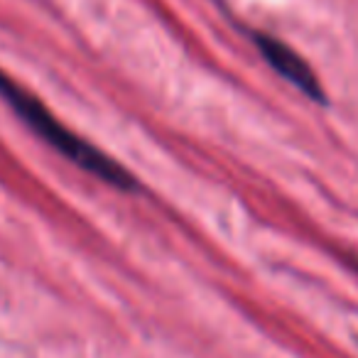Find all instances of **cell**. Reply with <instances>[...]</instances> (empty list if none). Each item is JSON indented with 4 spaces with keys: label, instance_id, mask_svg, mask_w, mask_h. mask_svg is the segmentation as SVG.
<instances>
[{
    "label": "cell",
    "instance_id": "obj_1",
    "mask_svg": "<svg viewBox=\"0 0 358 358\" xmlns=\"http://www.w3.org/2000/svg\"><path fill=\"white\" fill-rule=\"evenodd\" d=\"M0 99L6 101L50 148H55L59 155H64L76 167L94 174L96 179L115 187V189H138V182H135L133 174H130L123 164H118L113 157H108L103 150L94 148V145L86 143V140L79 138L76 133H71L62 120H57L55 115L50 113V108H47L42 101H37L32 94H27V91L22 89L20 84H15L6 71H0Z\"/></svg>",
    "mask_w": 358,
    "mask_h": 358
},
{
    "label": "cell",
    "instance_id": "obj_2",
    "mask_svg": "<svg viewBox=\"0 0 358 358\" xmlns=\"http://www.w3.org/2000/svg\"><path fill=\"white\" fill-rule=\"evenodd\" d=\"M255 47H258L260 55L265 57V62H268L280 76H285L289 84L297 86L304 96H309V99H314V101H324V91H322V86H319L317 74L309 69V64L297 52L289 50L278 37L263 35V32L255 35Z\"/></svg>",
    "mask_w": 358,
    "mask_h": 358
}]
</instances>
